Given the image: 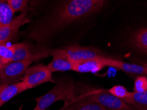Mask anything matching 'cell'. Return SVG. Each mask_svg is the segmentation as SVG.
<instances>
[{
    "label": "cell",
    "mask_w": 147,
    "mask_h": 110,
    "mask_svg": "<svg viewBox=\"0 0 147 110\" xmlns=\"http://www.w3.org/2000/svg\"><path fill=\"white\" fill-rule=\"evenodd\" d=\"M102 4L96 0H68L51 19L44 31L48 33L65 27L96 11Z\"/></svg>",
    "instance_id": "cell-1"
},
{
    "label": "cell",
    "mask_w": 147,
    "mask_h": 110,
    "mask_svg": "<svg viewBox=\"0 0 147 110\" xmlns=\"http://www.w3.org/2000/svg\"><path fill=\"white\" fill-rule=\"evenodd\" d=\"M76 98V87L73 82L62 79L47 93L35 98L36 105L33 110H46L58 101L72 102Z\"/></svg>",
    "instance_id": "cell-2"
},
{
    "label": "cell",
    "mask_w": 147,
    "mask_h": 110,
    "mask_svg": "<svg viewBox=\"0 0 147 110\" xmlns=\"http://www.w3.org/2000/svg\"><path fill=\"white\" fill-rule=\"evenodd\" d=\"M83 96L86 100L94 101L107 110H133V107L122 99L114 96L106 90L94 89L85 92Z\"/></svg>",
    "instance_id": "cell-3"
},
{
    "label": "cell",
    "mask_w": 147,
    "mask_h": 110,
    "mask_svg": "<svg viewBox=\"0 0 147 110\" xmlns=\"http://www.w3.org/2000/svg\"><path fill=\"white\" fill-rule=\"evenodd\" d=\"M27 86L28 89H31L42 84L54 83L55 80L52 77V73L47 66L43 64H38L29 67L25 72L23 81Z\"/></svg>",
    "instance_id": "cell-4"
},
{
    "label": "cell",
    "mask_w": 147,
    "mask_h": 110,
    "mask_svg": "<svg viewBox=\"0 0 147 110\" xmlns=\"http://www.w3.org/2000/svg\"><path fill=\"white\" fill-rule=\"evenodd\" d=\"M34 61L32 59L21 61H11L0 67V80L3 84L17 81L24 75L25 72Z\"/></svg>",
    "instance_id": "cell-5"
},
{
    "label": "cell",
    "mask_w": 147,
    "mask_h": 110,
    "mask_svg": "<svg viewBox=\"0 0 147 110\" xmlns=\"http://www.w3.org/2000/svg\"><path fill=\"white\" fill-rule=\"evenodd\" d=\"M64 49L69 59L74 63L94 58L107 56L100 50L92 47L69 46L66 47Z\"/></svg>",
    "instance_id": "cell-6"
},
{
    "label": "cell",
    "mask_w": 147,
    "mask_h": 110,
    "mask_svg": "<svg viewBox=\"0 0 147 110\" xmlns=\"http://www.w3.org/2000/svg\"><path fill=\"white\" fill-rule=\"evenodd\" d=\"M49 51L50 54L53 56V60L47 67L51 73L73 71L75 63L67 56L64 48L51 49Z\"/></svg>",
    "instance_id": "cell-7"
},
{
    "label": "cell",
    "mask_w": 147,
    "mask_h": 110,
    "mask_svg": "<svg viewBox=\"0 0 147 110\" xmlns=\"http://www.w3.org/2000/svg\"><path fill=\"white\" fill-rule=\"evenodd\" d=\"M103 59L106 65L108 67L119 69L131 75L147 77V67L144 65H141L127 63L108 56L105 57Z\"/></svg>",
    "instance_id": "cell-8"
},
{
    "label": "cell",
    "mask_w": 147,
    "mask_h": 110,
    "mask_svg": "<svg viewBox=\"0 0 147 110\" xmlns=\"http://www.w3.org/2000/svg\"><path fill=\"white\" fill-rule=\"evenodd\" d=\"M49 55H51L49 50H42L34 53H31L29 45L26 43H20L16 44V50L11 61H21L29 59H32L34 61L49 57Z\"/></svg>",
    "instance_id": "cell-9"
},
{
    "label": "cell",
    "mask_w": 147,
    "mask_h": 110,
    "mask_svg": "<svg viewBox=\"0 0 147 110\" xmlns=\"http://www.w3.org/2000/svg\"><path fill=\"white\" fill-rule=\"evenodd\" d=\"M26 15L27 11L13 19L9 23L0 29V45L6 44L9 41L16 37L25 20Z\"/></svg>",
    "instance_id": "cell-10"
},
{
    "label": "cell",
    "mask_w": 147,
    "mask_h": 110,
    "mask_svg": "<svg viewBox=\"0 0 147 110\" xmlns=\"http://www.w3.org/2000/svg\"><path fill=\"white\" fill-rule=\"evenodd\" d=\"M105 57H106V56L76 63L74 64L73 71L81 73H98L103 68H104L105 67H107L104 59H103Z\"/></svg>",
    "instance_id": "cell-11"
},
{
    "label": "cell",
    "mask_w": 147,
    "mask_h": 110,
    "mask_svg": "<svg viewBox=\"0 0 147 110\" xmlns=\"http://www.w3.org/2000/svg\"><path fill=\"white\" fill-rule=\"evenodd\" d=\"M27 90H28V87L23 81L11 85L6 84L0 92V107L17 94Z\"/></svg>",
    "instance_id": "cell-12"
},
{
    "label": "cell",
    "mask_w": 147,
    "mask_h": 110,
    "mask_svg": "<svg viewBox=\"0 0 147 110\" xmlns=\"http://www.w3.org/2000/svg\"><path fill=\"white\" fill-rule=\"evenodd\" d=\"M60 110H107L102 105L94 101L88 100L83 95L78 99L70 102V103L62 107Z\"/></svg>",
    "instance_id": "cell-13"
},
{
    "label": "cell",
    "mask_w": 147,
    "mask_h": 110,
    "mask_svg": "<svg viewBox=\"0 0 147 110\" xmlns=\"http://www.w3.org/2000/svg\"><path fill=\"white\" fill-rule=\"evenodd\" d=\"M125 102L136 110H147V91L142 93L129 92L124 100Z\"/></svg>",
    "instance_id": "cell-14"
},
{
    "label": "cell",
    "mask_w": 147,
    "mask_h": 110,
    "mask_svg": "<svg viewBox=\"0 0 147 110\" xmlns=\"http://www.w3.org/2000/svg\"><path fill=\"white\" fill-rule=\"evenodd\" d=\"M131 42L136 49L147 54V28L136 32L132 36Z\"/></svg>",
    "instance_id": "cell-15"
},
{
    "label": "cell",
    "mask_w": 147,
    "mask_h": 110,
    "mask_svg": "<svg viewBox=\"0 0 147 110\" xmlns=\"http://www.w3.org/2000/svg\"><path fill=\"white\" fill-rule=\"evenodd\" d=\"M13 15L14 12L7 2L0 0V29L13 20Z\"/></svg>",
    "instance_id": "cell-16"
},
{
    "label": "cell",
    "mask_w": 147,
    "mask_h": 110,
    "mask_svg": "<svg viewBox=\"0 0 147 110\" xmlns=\"http://www.w3.org/2000/svg\"><path fill=\"white\" fill-rule=\"evenodd\" d=\"M16 50V44L7 46L6 44L0 45V63L2 65L11 61Z\"/></svg>",
    "instance_id": "cell-17"
},
{
    "label": "cell",
    "mask_w": 147,
    "mask_h": 110,
    "mask_svg": "<svg viewBox=\"0 0 147 110\" xmlns=\"http://www.w3.org/2000/svg\"><path fill=\"white\" fill-rule=\"evenodd\" d=\"M134 92L142 93L147 91V77L145 76H137L134 83Z\"/></svg>",
    "instance_id": "cell-18"
},
{
    "label": "cell",
    "mask_w": 147,
    "mask_h": 110,
    "mask_svg": "<svg viewBox=\"0 0 147 110\" xmlns=\"http://www.w3.org/2000/svg\"><path fill=\"white\" fill-rule=\"evenodd\" d=\"M108 91L113 96L119 99H122V100H124L125 98H127L129 93V92L125 88V87L121 85L114 86L108 90Z\"/></svg>",
    "instance_id": "cell-19"
},
{
    "label": "cell",
    "mask_w": 147,
    "mask_h": 110,
    "mask_svg": "<svg viewBox=\"0 0 147 110\" xmlns=\"http://www.w3.org/2000/svg\"><path fill=\"white\" fill-rule=\"evenodd\" d=\"M28 3L29 0H10L7 3L15 13L24 11L27 7Z\"/></svg>",
    "instance_id": "cell-20"
},
{
    "label": "cell",
    "mask_w": 147,
    "mask_h": 110,
    "mask_svg": "<svg viewBox=\"0 0 147 110\" xmlns=\"http://www.w3.org/2000/svg\"><path fill=\"white\" fill-rule=\"evenodd\" d=\"M5 85H6V84H1V85H0V92H1V90L3 89V87L5 86Z\"/></svg>",
    "instance_id": "cell-21"
},
{
    "label": "cell",
    "mask_w": 147,
    "mask_h": 110,
    "mask_svg": "<svg viewBox=\"0 0 147 110\" xmlns=\"http://www.w3.org/2000/svg\"><path fill=\"white\" fill-rule=\"evenodd\" d=\"M96 1H98V2H100V3H103V1H104V0H96Z\"/></svg>",
    "instance_id": "cell-22"
},
{
    "label": "cell",
    "mask_w": 147,
    "mask_h": 110,
    "mask_svg": "<svg viewBox=\"0 0 147 110\" xmlns=\"http://www.w3.org/2000/svg\"><path fill=\"white\" fill-rule=\"evenodd\" d=\"M3 1H5V2H7V3H8V2L10 0H3Z\"/></svg>",
    "instance_id": "cell-23"
},
{
    "label": "cell",
    "mask_w": 147,
    "mask_h": 110,
    "mask_svg": "<svg viewBox=\"0 0 147 110\" xmlns=\"http://www.w3.org/2000/svg\"><path fill=\"white\" fill-rule=\"evenodd\" d=\"M144 65H145V66H146V67H147V63H144Z\"/></svg>",
    "instance_id": "cell-24"
}]
</instances>
